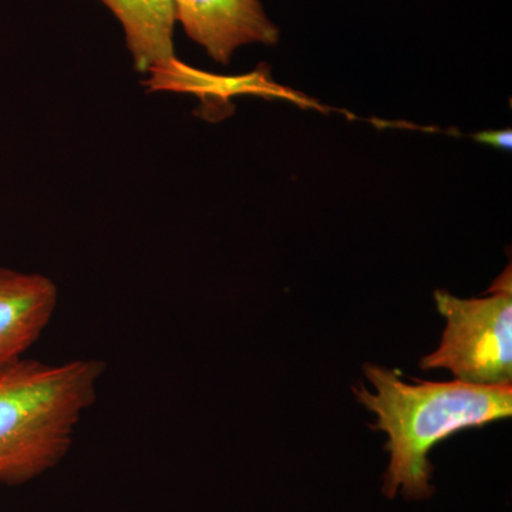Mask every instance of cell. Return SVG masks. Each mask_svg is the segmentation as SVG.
I'll return each mask as SVG.
<instances>
[{
    "label": "cell",
    "instance_id": "cell-1",
    "mask_svg": "<svg viewBox=\"0 0 512 512\" xmlns=\"http://www.w3.org/2000/svg\"><path fill=\"white\" fill-rule=\"evenodd\" d=\"M363 370L376 393L363 383L352 390L357 402L377 416L370 429L389 437L384 450L389 451L390 460L382 485L389 500L397 495L407 501L429 500L434 494L431 448L458 431L510 419L512 414L511 384L406 383L399 370L370 363Z\"/></svg>",
    "mask_w": 512,
    "mask_h": 512
},
{
    "label": "cell",
    "instance_id": "cell-2",
    "mask_svg": "<svg viewBox=\"0 0 512 512\" xmlns=\"http://www.w3.org/2000/svg\"><path fill=\"white\" fill-rule=\"evenodd\" d=\"M104 370L94 359H22L0 373V485L28 484L62 463Z\"/></svg>",
    "mask_w": 512,
    "mask_h": 512
},
{
    "label": "cell",
    "instance_id": "cell-3",
    "mask_svg": "<svg viewBox=\"0 0 512 512\" xmlns=\"http://www.w3.org/2000/svg\"><path fill=\"white\" fill-rule=\"evenodd\" d=\"M446 318L439 349L424 356L423 370L447 369L456 380L505 386L512 380V279L508 266L484 298L460 299L434 292Z\"/></svg>",
    "mask_w": 512,
    "mask_h": 512
},
{
    "label": "cell",
    "instance_id": "cell-4",
    "mask_svg": "<svg viewBox=\"0 0 512 512\" xmlns=\"http://www.w3.org/2000/svg\"><path fill=\"white\" fill-rule=\"evenodd\" d=\"M174 9L185 35L217 63L231 62L239 47L279 40L261 0H174Z\"/></svg>",
    "mask_w": 512,
    "mask_h": 512
},
{
    "label": "cell",
    "instance_id": "cell-5",
    "mask_svg": "<svg viewBox=\"0 0 512 512\" xmlns=\"http://www.w3.org/2000/svg\"><path fill=\"white\" fill-rule=\"evenodd\" d=\"M57 303L59 288L49 276L0 266V373L40 339Z\"/></svg>",
    "mask_w": 512,
    "mask_h": 512
},
{
    "label": "cell",
    "instance_id": "cell-6",
    "mask_svg": "<svg viewBox=\"0 0 512 512\" xmlns=\"http://www.w3.org/2000/svg\"><path fill=\"white\" fill-rule=\"evenodd\" d=\"M119 20L138 73L163 72L177 64L174 0H100Z\"/></svg>",
    "mask_w": 512,
    "mask_h": 512
},
{
    "label": "cell",
    "instance_id": "cell-7",
    "mask_svg": "<svg viewBox=\"0 0 512 512\" xmlns=\"http://www.w3.org/2000/svg\"><path fill=\"white\" fill-rule=\"evenodd\" d=\"M480 143L488 144L500 150H511L512 148V131L511 130H497V131H484L474 136Z\"/></svg>",
    "mask_w": 512,
    "mask_h": 512
}]
</instances>
